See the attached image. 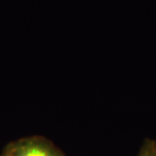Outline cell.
I'll return each instance as SVG.
<instances>
[{"instance_id": "7a4b0ae2", "label": "cell", "mask_w": 156, "mask_h": 156, "mask_svg": "<svg viewBox=\"0 0 156 156\" xmlns=\"http://www.w3.org/2000/svg\"><path fill=\"white\" fill-rule=\"evenodd\" d=\"M138 156H156V141L146 139L140 147Z\"/></svg>"}, {"instance_id": "6da1fadb", "label": "cell", "mask_w": 156, "mask_h": 156, "mask_svg": "<svg viewBox=\"0 0 156 156\" xmlns=\"http://www.w3.org/2000/svg\"><path fill=\"white\" fill-rule=\"evenodd\" d=\"M11 156H66L50 139L32 135L10 142L5 147Z\"/></svg>"}, {"instance_id": "3957f363", "label": "cell", "mask_w": 156, "mask_h": 156, "mask_svg": "<svg viewBox=\"0 0 156 156\" xmlns=\"http://www.w3.org/2000/svg\"><path fill=\"white\" fill-rule=\"evenodd\" d=\"M0 156H11V155H10V154L8 153V151L6 150L5 148V150H4V152L2 153V154H1Z\"/></svg>"}]
</instances>
